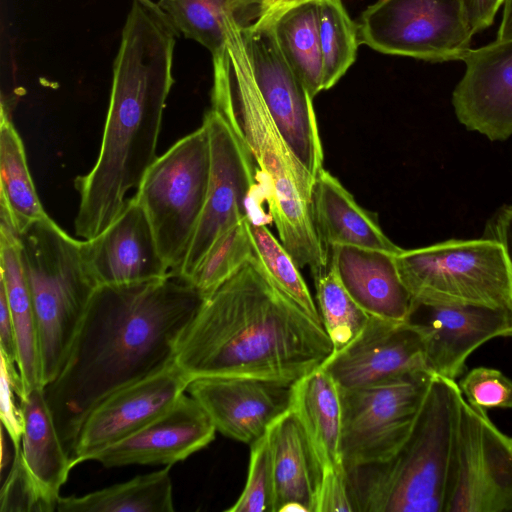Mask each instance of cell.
<instances>
[{
	"label": "cell",
	"instance_id": "obj_18",
	"mask_svg": "<svg viewBox=\"0 0 512 512\" xmlns=\"http://www.w3.org/2000/svg\"><path fill=\"white\" fill-rule=\"evenodd\" d=\"M85 268L97 287L171 276L145 210L135 196L97 236L80 240Z\"/></svg>",
	"mask_w": 512,
	"mask_h": 512
},
{
	"label": "cell",
	"instance_id": "obj_15",
	"mask_svg": "<svg viewBox=\"0 0 512 512\" xmlns=\"http://www.w3.org/2000/svg\"><path fill=\"white\" fill-rule=\"evenodd\" d=\"M191 379L173 362L101 400L82 422L71 452L73 466L112 445L163 413Z\"/></svg>",
	"mask_w": 512,
	"mask_h": 512
},
{
	"label": "cell",
	"instance_id": "obj_39",
	"mask_svg": "<svg viewBox=\"0 0 512 512\" xmlns=\"http://www.w3.org/2000/svg\"><path fill=\"white\" fill-rule=\"evenodd\" d=\"M353 512L346 470L322 474L314 512Z\"/></svg>",
	"mask_w": 512,
	"mask_h": 512
},
{
	"label": "cell",
	"instance_id": "obj_13",
	"mask_svg": "<svg viewBox=\"0 0 512 512\" xmlns=\"http://www.w3.org/2000/svg\"><path fill=\"white\" fill-rule=\"evenodd\" d=\"M241 28L256 83L278 130L316 177L323 169L324 153L313 98L283 55L272 22Z\"/></svg>",
	"mask_w": 512,
	"mask_h": 512
},
{
	"label": "cell",
	"instance_id": "obj_43",
	"mask_svg": "<svg viewBox=\"0 0 512 512\" xmlns=\"http://www.w3.org/2000/svg\"><path fill=\"white\" fill-rule=\"evenodd\" d=\"M313 1L319 2L320 0H263L257 10L256 18L253 22H271L282 12L295 6Z\"/></svg>",
	"mask_w": 512,
	"mask_h": 512
},
{
	"label": "cell",
	"instance_id": "obj_3",
	"mask_svg": "<svg viewBox=\"0 0 512 512\" xmlns=\"http://www.w3.org/2000/svg\"><path fill=\"white\" fill-rule=\"evenodd\" d=\"M177 34L159 7L133 0L113 63L100 152L90 172L74 181L80 196L75 233L85 240L120 215L158 157Z\"/></svg>",
	"mask_w": 512,
	"mask_h": 512
},
{
	"label": "cell",
	"instance_id": "obj_7",
	"mask_svg": "<svg viewBox=\"0 0 512 512\" xmlns=\"http://www.w3.org/2000/svg\"><path fill=\"white\" fill-rule=\"evenodd\" d=\"M413 301L512 308V266L495 239H451L396 255Z\"/></svg>",
	"mask_w": 512,
	"mask_h": 512
},
{
	"label": "cell",
	"instance_id": "obj_38",
	"mask_svg": "<svg viewBox=\"0 0 512 512\" xmlns=\"http://www.w3.org/2000/svg\"><path fill=\"white\" fill-rule=\"evenodd\" d=\"M0 383V418L2 427L13 445L14 451L20 448L22 436V420L20 404L17 406L15 397L23 395L22 381L18 367L10 363L2 354Z\"/></svg>",
	"mask_w": 512,
	"mask_h": 512
},
{
	"label": "cell",
	"instance_id": "obj_35",
	"mask_svg": "<svg viewBox=\"0 0 512 512\" xmlns=\"http://www.w3.org/2000/svg\"><path fill=\"white\" fill-rule=\"evenodd\" d=\"M246 484L228 512H273L274 477L267 434L252 443Z\"/></svg>",
	"mask_w": 512,
	"mask_h": 512
},
{
	"label": "cell",
	"instance_id": "obj_20",
	"mask_svg": "<svg viewBox=\"0 0 512 512\" xmlns=\"http://www.w3.org/2000/svg\"><path fill=\"white\" fill-rule=\"evenodd\" d=\"M292 384L245 377H203L187 392L201 405L216 431L251 445L290 407Z\"/></svg>",
	"mask_w": 512,
	"mask_h": 512
},
{
	"label": "cell",
	"instance_id": "obj_17",
	"mask_svg": "<svg viewBox=\"0 0 512 512\" xmlns=\"http://www.w3.org/2000/svg\"><path fill=\"white\" fill-rule=\"evenodd\" d=\"M465 72L452 93L458 121L490 141L512 136V39L470 49Z\"/></svg>",
	"mask_w": 512,
	"mask_h": 512
},
{
	"label": "cell",
	"instance_id": "obj_9",
	"mask_svg": "<svg viewBox=\"0 0 512 512\" xmlns=\"http://www.w3.org/2000/svg\"><path fill=\"white\" fill-rule=\"evenodd\" d=\"M202 124L210 142V176L202 214L175 277L186 283L212 244L231 227L244 219L272 222L258 200L256 166L245 145L213 108L205 114Z\"/></svg>",
	"mask_w": 512,
	"mask_h": 512
},
{
	"label": "cell",
	"instance_id": "obj_44",
	"mask_svg": "<svg viewBox=\"0 0 512 512\" xmlns=\"http://www.w3.org/2000/svg\"><path fill=\"white\" fill-rule=\"evenodd\" d=\"M503 13L498 29L497 40L512 39V0H504Z\"/></svg>",
	"mask_w": 512,
	"mask_h": 512
},
{
	"label": "cell",
	"instance_id": "obj_37",
	"mask_svg": "<svg viewBox=\"0 0 512 512\" xmlns=\"http://www.w3.org/2000/svg\"><path fill=\"white\" fill-rule=\"evenodd\" d=\"M1 512H52L29 476L19 449L14 451L12 465L0 493Z\"/></svg>",
	"mask_w": 512,
	"mask_h": 512
},
{
	"label": "cell",
	"instance_id": "obj_6",
	"mask_svg": "<svg viewBox=\"0 0 512 512\" xmlns=\"http://www.w3.org/2000/svg\"><path fill=\"white\" fill-rule=\"evenodd\" d=\"M23 270L38 331L44 387L63 368L97 286L72 238L50 217L19 233Z\"/></svg>",
	"mask_w": 512,
	"mask_h": 512
},
{
	"label": "cell",
	"instance_id": "obj_28",
	"mask_svg": "<svg viewBox=\"0 0 512 512\" xmlns=\"http://www.w3.org/2000/svg\"><path fill=\"white\" fill-rule=\"evenodd\" d=\"M171 466L82 496H60L58 512H173Z\"/></svg>",
	"mask_w": 512,
	"mask_h": 512
},
{
	"label": "cell",
	"instance_id": "obj_24",
	"mask_svg": "<svg viewBox=\"0 0 512 512\" xmlns=\"http://www.w3.org/2000/svg\"><path fill=\"white\" fill-rule=\"evenodd\" d=\"M289 409L302 427L322 474L345 471L341 390L323 366L292 384Z\"/></svg>",
	"mask_w": 512,
	"mask_h": 512
},
{
	"label": "cell",
	"instance_id": "obj_22",
	"mask_svg": "<svg viewBox=\"0 0 512 512\" xmlns=\"http://www.w3.org/2000/svg\"><path fill=\"white\" fill-rule=\"evenodd\" d=\"M312 214L315 229L326 249L347 245L393 254L402 250L383 232L378 216L361 207L342 183L324 168L315 178Z\"/></svg>",
	"mask_w": 512,
	"mask_h": 512
},
{
	"label": "cell",
	"instance_id": "obj_8",
	"mask_svg": "<svg viewBox=\"0 0 512 512\" xmlns=\"http://www.w3.org/2000/svg\"><path fill=\"white\" fill-rule=\"evenodd\" d=\"M210 165L209 136L202 124L156 158L134 195L172 277L184 262L202 214Z\"/></svg>",
	"mask_w": 512,
	"mask_h": 512
},
{
	"label": "cell",
	"instance_id": "obj_5",
	"mask_svg": "<svg viewBox=\"0 0 512 512\" xmlns=\"http://www.w3.org/2000/svg\"><path fill=\"white\" fill-rule=\"evenodd\" d=\"M462 393L434 375L414 427L387 460L346 469L353 512H445Z\"/></svg>",
	"mask_w": 512,
	"mask_h": 512
},
{
	"label": "cell",
	"instance_id": "obj_46",
	"mask_svg": "<svg viewBox=\"0 0 512 512\" xmlns=\"http://www.w3.org/2000/svg\"><path fill=\"white\" fill-rule=\"evenodd\" d=\"M1 451H2V456H1V470L3 471L4 467L7 465L8 461H9V451L6 447V441H5V437H4V434L2 433V438H1Z\"/></svg>",
	"mask_w": 512,
	"mask_h": 512
},
{
	"label": "cell",
	"instance_id": "obj_36",
	"mask_svg": "<svg viewBox=\"0 0 512 512\" xmlns=\"http://www.w3.org/2000/svg\"><path fill=\"white\" fill-rule=\"evenodd\" d=\"M457 384L465 400L478 410L512 408V380L497 369L476 367Z\"/></svg>",
	"mask_w": 512,
	"mask_h": 512
},
{
	"label": "cell",
	"instance_id": "obj_11",
	"mask_svg": "<svg viewBox=\"0 0 512 512\" xmlns=\"http://www.w3.org/2000/svg\"><path fill=\"white\" fill-rule=\"evenodd\" d=\"M434 375L423 371L371 386L340 388L345 469L396 453L414 427Z\"/></svg>",
	"mask_w": 512,
	"mask_h": 512
},
{
	"label": "cell",
	"instance_id": "obj_23",
	"mask_svg": "<svg viewBox=\"0 0 512 512\" xmlns=\"http://www.w3.org/2000/svg\"><path fill=\"white\" fill-rule=\"evenodd\" d=\"M22 436L19 452L23 464L52 511L57 510L60 489L74 467L56 428L43 388L20 398Z\"/></svg>",
	"mask_w": 512,
	"mask_h": 512
},
{
	"label": "cell",
	"instance_id": "obj_1",
	"mask_svg": "<svg viewBox=\"0 0 512 512\" xmlns=\"http://www.w3.org/2000/svg\"><path fill=\"white\" fill-rule=\"evenodd\" d=\"M204 300L172 276L96 288L63 368L43 387L70 458L101 400L174 362L178 338Z\"/></svg>",
	"mask_w": 512,
	"mask_h": 512
},
{
	"label": "cell",
	"instance_id": "obj_31",
	"mask_svg": "<svg viewBox=\"0 0 512 512\" xmlns=\"http://www.w3.org/2000/svg\"><path fill=\"white\" fill-rule=\"evenodd\" d=\"M254 254L273 283L310 318L322 324L318 307L291 255L266 224L247 219ZM323 325V324H322Z\"/></svg>",
	"mask_w": 512,
	"mask_h": 512
},
{
	"label": "cell",
	"instance_id": "obj_27",
	"mask_svg": "<svg viewBox=\"0 0 512 512\" xmlns=\"http://www.w3.org/2000/svg\"><path fill=\"white\" fill-rule=\"evenodd\" d=\"M1 218L19 234L31 224L49 218L36 192L23 142L2 106L0 124Z\"/></svg>",
	"mask_w": 512,
	"mask_h": 512
},
{
	"label": "cell",
	"instance_id": "obj_21",
	"mask_svg": "<svg viewBox=\"0 0 512 512\" xmlns=\"http://www.w3.org/2000/svg\"><path fill=\"white\" fill-rule=\"evenodd\" d=\"M330 266L351 297L369 315L406 321L413 299L404 285L396 255L347 245L331 247Z\"/></svg>",
	"mask_w": 512,
	"mask_h": 512
},
{
	"label": "cell",
	"instance_id": "obj_25",
	"mask_svg": "<svg viewBox=\"0 0 512 512\" xmlns=\"http://www.w3.org/2000/svg\"><path fill=\"white\" fill-rule=\"evenodd\" d=\"M274 477L273 512L291 502L314 512L322 471L298 420L288 409L268 428Z\"/></svg>",
	"mask_w": 512,
	"mask_h": 512
},
{
	"label": "cell",
	"instance_id": "obj_30",
	"mask_svg": "<svg viewBox=\"0 0 512 512\" xmlns=\"http://www.w3.org/2000/svg\"><path fill=\"white\" fill-rule=\"evenodd\" d=\"M313 280L321 321L336 354L359 336L370 315L351 297L330 265Z\"/></svg>",
	"mask_w": 512,
	"mask_h": 512
},
{
	"label": "cell",
	"instance_id": "obj_12",
	"mask_svg": "<svg viewBox=\"0 0 512 512\" xmlns=\"http://www.w3.org/2000/svg\"><path fill=\"white\" fill-rule=\"evenodd\" d=\"M445 512H512V437L463 395Z\"/></svg>",
	"mask_w": 512,
	"mask_h": 512
},
{
	"label": "cell",
	"instance_id": "obj_41",
	"mask_svg": "<svg viewBox=\"0 0 512 512\" xmlns=\"http://www.w3.org/2000/svg\"><path fill=\"white\" fill-rule=\"evenodd\" d=\"M0 354L18 367L17 347L11 313L4 291L0 288Z\"/></svg>",
	"mask_w": 512,
	"mask_h": 512
},
{
	"label": "cell",
	"instance_id": "obj_2",
	"mask_svg": "<svg viewBox=\"0 0 512 512\" xmlns=\"http://www.w3.org/2000/svg\"><path fill=\"white\" fill-rule=\"evenodd\" d=\"M333 354L310 318L252 256L205 299L176 343L174 363L192 380L245 377L293 384Z\"/></svg>",
	"mask_w": 512,
	"mask_h": 512
},
{
	"label": "cell",
	"instance_id": "obj_26",
	"mask_svg": "<svg viewBox=\"0 0 512 512\" xmlns=\"http://www.w3.org/2000/svg\"><path fill=\"white\" fill-rule=\"evenodd\" d=\"M0 288L4 291L14 327L18 370L23 395L41 387V368L37 323L23 270L19 234L1 218ZM22 395V396H23Z\"/></svg>",
	"mask_w": 512,
	"mask_h": 512
},
{
	"label": "cell",
	"instance_id": "obj_40",
	"mask_svg": "<svg viewBox=\"0 0 512 512\" xmlns=\"http://www.w3.org/2000/svg\"><path fill=\"white\" fill-rule=\"evenodd\" d=\"M469 27L474 34L493 24L504 0H462Z\"/></svg>",
	"mask_w": 512,
	"mask_h": 512
},
{
	"label": "cell",
	"instance_id": "obj_47",
	"mask_svg": "<svg viewBox=\"0 0 512 512\" xmlns=\"http://www.w3.org/2000/svg\"><path fill=\"white\" fill-rule=\"evenodd\" d=\"M141 1L142 3L148 5V6H151V7H158L157 3H154L152 0H139Z\"/></svg>",
	"mask_w": 512,
	"mask_h": 512
},
{
	"label": "cell",
	"instance_id": "obj_16",
	"mask_svg": "<svg viewBox=\"0 0 512 512\" xmlns=\"http://www.w3.org/2000/svg\"><path fill=\"white\" fill-rule=\"evenodd\" d=\"M322 366L341 389L430 372L422 338L408 322L371 315L359 336Z\"/></svg>",
	"mask_w": 512,
	"mask_h": 512
},
{
	"label": "cell",
	"instance_id": "obj_33",
	"mask_svg": "<svg viewBox=\"0 0 512 512\" xmlns=\"http://www.w3.org/2000/svg\"><path fill=\"white\" fill-rule=\"evenodd\" d=\"M157 5L177 33L200 43L212 56L224 48L231 0H159Z\"/></svg>",
	"mask_w": 512,
	"mask_h": 512
},
{
	"label": "cell",
	"instance_id": "obj_29",
	"mask_svg": "<svg viewBox=\"0 0 512 512\" xmlns=\"http://www.w3.org/2000/svg\"><path fill=\"white\" fill-rule=\"evenodd\" d=\"M271 22L283 55L314 98L324 90L318 2L290 8Z\"/></svg>",
	"mask_w": 512,
	"mask_h": 512
},
{
	"label": "cell",
	"instance_id": "obj_42",
	"mask_svg": "<svg viewBox=\"0 0 512 512\" xmlns=\"http://www.w3.org/2000/svg\"><path fill=\"white\" fill-rule=\"evenodd\" d=\"M487 236L503 246L512 266V205L503 206L495 213L487 228Z\"/></svg>",
	"mask_w": 512,
	"mask_h": 512
},
{
	"label": "cell",
	"instance_id": "obj_19",
	"mask_svg": "<svg viewBox=\"0 0 512 512\" xmlns=\"http://www.w3.org/2000/svg\"><path fill=\"white\" fill-rule=\"evenodd\" d=\"M216 428L201 405L183 393L163 413L120 441L89 456L104 467L166 465L187 459L210 444Z\"/></svg>",
	"mask_w": 512,
	"mask_h": 512
},
{
	"label": "cell",
	"instance_id": "obj_14",
	"mask_svg": "<svg viewBox=\"0 0 512 512\" xmlns=\"http://www.w3.org/2000/svg\"><path fill=\"white\" fill-rule=\"evenodd\" d=\"M406 322L422 338L429 371L454 381L477 348L494 338L512 337V308L413 301Z\"/></svg>",
	"mask_w": 512,
	"mask_h": 512
},
{
	"label": "cell",
	"instance_id": "obj_32",
	"mask_svg": "<svg viewBox=\"0 0 512 512\" xmlns=\"http://www.w3.org/2000/svg\"><path fill=\"white\" fill-rule=\"evenodd\" d=\"M318 5L324 90H328L354 63L360 40L358 25L341 0H320Z\"/></svg>",
	"mask_w": 512,
	"mask_h": 512
},
{
	"label": "cell",
	"instance_id": "obj_34",
	"mask_svg": "<svg viewBox=\"0 0 512 512\" xmlns=\"http://www.w3.org/2000/svg\"><path fill=\"white\" fill-rule=\"evenodd\" d=\"M252 256L254 248L244 219L212 244L187 283L207 299Z\"/></svg>",
	"mask_w": 512,
	"mask_h": 512
},
{
	"label": "cell",
	"instance_id": "obj_4",
	"mask_svg": "<svg viewBox=\"0 0 512 512\" xmlns=\"http://www.w3.org/2000/svg\"><path fill=\"white\" fill-rule=\"evenodd\" d=\"M212 108L229 123L256 166L258 196L268 205L278 239L296 265L313 278L327 270L328 250L315 229V176L301 163L278 130L256 83L242 28L226 16V43L212 56Z\"/></svg>",
	"mask_w": 512,
	"mask_h": 512
},
{
	"label": "cell",
	"instance_id": "obj_10",
	"mask_svg": "<svg viewBox=\"0 0 512 512\" xmlns=\"http://www.w3.org/2000/svg\"><path fill=\"white\" fill-rule=\"evenodd\" d=\"M360 44L429 62L461 60L473 33L462 0H377L358 24Z\"/></svg>",
	"mask_w": 512,
	"mask_h": 512
},
{
	"label": "cell",
	"instance_id": "obj_45",
	"mask_svg": "<svg viewBox=\"0 0 512 512\" xmlns=\"http://www.w3.org/2000/svg\"><path fill=\"white\" fill-rule=\"evenodd\" d=\"M233 7V15L239 22L243 19L244 15L249 9L255 8L257 10L263 0H231Z\"/></svg>",
	"mask_w": 512,
	"mask_h": 512
}]
</instances>
